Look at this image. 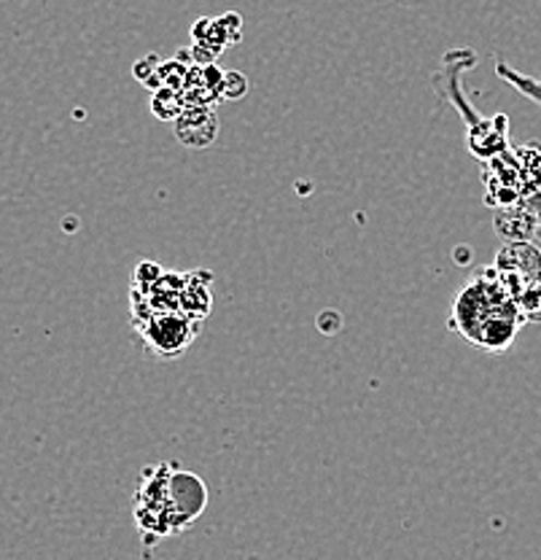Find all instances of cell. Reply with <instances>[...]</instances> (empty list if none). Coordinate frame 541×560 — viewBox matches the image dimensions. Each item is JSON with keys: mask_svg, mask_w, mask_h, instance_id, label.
I'll return each instance as SVG.
<instances>
[{"mask_svg": "<svg viewBox=\"0 0 541 560\" xmlns=\"http://www.w3.org/2000/svg\"><path fill=\"white\" fill-rule=\"evenodd\" d=\"M224 79H226V81H230V84H232V90H226V92H224V95H226V97H240V95H243V92H246V90H248V86H246V79H243V75H240V73H226V75H224Z\"/></svg>", "mask_w": 541, "mask_h": 560, "instance_id": "3", "label": "cell"}, {"mask_svg": "<svg viewBox=\"0 0 541 560\" xmlns=\"http://www.w3.org/2000/svg\"><path fill=\"white\" fill-rule=\"evenodd\" d=\"M176 136L180 143L191 145V149L211 145L219 136L216 114L208 105H195V108L184 110L176 119Z\"/></svg>", "mask_w": 541, "mask_h": 560, "instance_id": "2", "label": "cell"}, {"mask_svg": "<svg viewBox=\"0 0 541 560\" xmlns=\"http://www.w3.org/2000/svg\"><path fill=\"white\" fill-rule=\"evenodd\" d=\"M520 324L522 311L506 283L477 276L458 291L452 305V326L474 348L502 353L511 346Z\"/></svg>", "mask_w": 541, "mask_h": 560, "instance_id": "1", "label": "cell"}]
</instances>
